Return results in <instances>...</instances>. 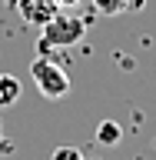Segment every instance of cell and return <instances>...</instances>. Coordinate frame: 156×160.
<instances>
[{"instance_id": "8", "label": "cell", "mask_w": 156, "mask_h": 160, "mask_svg": "<svg viewBox=\"0 0 156 160\" xmlns=\"http://www.w3.org/2000/svg\"><path fill=\"white\" fill-rule=\"evenodd\" d=\"M77 3H80V0H57V7H60V10H63V7H77Z\"/></svg>"}, {"instance_id": "4", "label": "cell", "mask_w": 156, "mask_h": 160, "mask_svg": "<svg viewBox=\"0 0 156 160\" xmlns=\"http://www.w3.org/2000/svg\"><path fill=\"white\" fill-rule=\"evenodd\" d=\"M20 93H23L20 80L13 77V73H0V110L13 107V103L20 100Z\"/></svg>"}, {"instance_id": "2", "label": "cell", "mask_w": 156, "mask_h": 160, "mask_svg": "<svg viewBox=\"0 0 156 160\" xmlns=\"http://www.w3.org/2000/svg\"><path fill=\"white\" fill-rule=\"evenodd\" d=\"M30 77H33L37 90H40L47 100H60V97H67V93H70V77H67V70L57 67V63L47 60V57H37L33 63H30Z\"/></svg>"}, {"instance_id": "5", "label": "cell", "mask_w": 156, "mask_h": 160, "mask_svg": "<svg viewBox=\"0 0 156 160\" xmlns=\"http://www.w3.org/2000/svg\"><path fill=\"white\" fill-rule=\"evenodd\" d=\"M97 140L103 143V147H113V143L123 140V127H120L116 120H103V123L97 127Z\"/></svg>"}, {"instance_id": "7", "label": "cell", "mask_w": 156, "mask_h": 160, "mask_svg": "<svg viewBox=\"0 0 156 160\" xmlns=\"http://www.w3.org/2000/svg\"><path fill=\"white\" fill-rule=\"evenodd\" d=\"M50 160H87V157H83V150H77V147H57L50 153Z\"/></svg>"}, {"instance_id": "3", "label": "cell", "mask_w": 156, "mask_h": 160, "mask_svg": "<svg viewBox=\"0 0 156 160\" xmlns=\"http://www.w3.org/2000/svg\"><path fill=\"white\" fill-rule=\"evenodd\" d=\"M13 7H17L20 20L30 23V27H47L50 20L60 13L57 0H13Z\"/></svg>"}, {"instance_id": "6", "label": "cell", "mask_w": 156, "mask_h": 160, "mask_svg": "<svg viewBox=\"0 0 156 160\" xmlns=\"http://www.w3.org/2000/svg\"><path fill=\"white\" fill-rule=\"evenodd\" d=\"M93 7H97L100 13L113 17V13H123V10H130V7H133V0H93Z\"/></svg>"}, {"instance_id": "1", "label": "cell", "mask_w": 156, "mask_h": 160, "mask_svg": "<svg viewBox=\"0 0 156 160\" xmlns=\"http://www.w3.org/2000/svg\"><path fill=\"white\" fill-rule=\"evenodd\" d=\"M83 37H87V20L77 17V13H63V10H60L47 27H40V43H37V50H40V57H47L50 50L77 47Z\"/></svg>"}]
</instances>
